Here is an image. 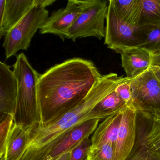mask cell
Listing matches in <instances>:
<instances>
[{
  "label": "cell",
  "instance_id": "obj_11",
  "mask_svg": "<svg viewBox=\"0 0 160 160\" xmlns=\"http://www.w3.org/2000/svg\"><path fill=\"white\" fill-rule=\"evenodd\" d=\"M11 67L0 62V116L10 114L14 116L16 108L18 84Z\"/></svg>",
  "mask_w": 160,
  "mask_h": 160
},
{
  "label": "cell",
  "instance_id": "obj_5",
  "mask_svg": "<svg viewBox=\"0 0 160 160\" xmlns=\"http://www.w3.org/2000/svg\"><path fill=\"white\" fill-rule=\"evenodd\" d=\"M46 8L34 6L8 32L3 44L6 59L15 56L20 50H27L38 29L49 18Z\"/></svg>",
  "mask_w": 160,
  "mask_h": 160
},
{
  "label": "cell",
  "instance_id": "obj_19",
  "mask_svg": "<svg viewBox=\"0 0 160 160\" xmlns=\"http://www.w3.org/2000/svg\"><path fill=\"white\" fill-rule=\"evenodd\" d=\"M138 27H160V0H142Z\"/></svg>",
  "mask_w": 160,
  "mask_h": 160
},
{
  "label": "cell",
  "instance_id": "obj_1",
  "mask_svg": "<svg viewBox=\"0 0 160 160\" xmlns=\"http://www.w3.org/2000/svg\"><path fill=\"white\" fill-rule=\"evenodd\" d=\"M102 76L92 61L78 58L56 64L41 75V123L55 121L78 105Z\"/></svg>",
  "mask_w": 160,
  "mask_h": 160
},
{
  "label": "cell",
  "instance_id": "obj_13",
  "mask_svg": "<svg viewBox=\"0 0 160 160\" xmlns=\"http://www.w3.org/2000/svg\"><path fill=\"white\" fill-rule=\"evenodd\" d=\"M36 6V0H6L4 13L0 18V37L8 32Z\"/></svg>",
  "mask_w": 160,
  "mask_h": 160
},
{
  "label": "cell",
  "instance_id": "obj_4",
  "mask_svg": "<svg viewBox=\"0 0 160 160\" xmlns=\"http://www.w3.org/2000/svg\"><path fill=\"white\" fill-rule=\"evenodd\" d=\"M132 106L137 111L160 118V79L155 65L131 79Z\"/></svg>",
  "mask_w": 160,
  "mask_h": 160
},
{
  "label": "cell",
  "instance_id": "obj_9",
  "mask_svg": "<svg viewBox=\"0 0 160 160\" xmlns=\"http://www.w3.org/2000/svg\"><path fill=\"white\" fill-rule=\"evenodd\" d=\"M100 121L99 119L89 120L66 132L50 146L42 160H56L71 152L83 139L93 133Z\"/></svg>",
  "mask_w": 160,
  "mask_h": 160
},
{
  "label": "cell",
  "instance_id": "obj_21",
  "mask_svg": "<svg viewBox=\"0 0 160 160\" xmlns=\"http://www.w3.org/2000/svg\"><path fill=\"white\" fill-rule=\"evenodd\" d=\"M145 139L149 148L160 157V118L149 116Z\"/></svg>",
  "mask_w": 160,
  "mask_h": 160
},
{
  "label": "cell",
  "instance_id": "obj_22",
  "mask_svg": "<svg viewBox=\"0 0 160 160\" xmlns=\"http://www.w3.org/2000/svg\"><path fill=\"white\" fill-rule=\"evenodd\" d=\"M14 124L13 115L5 114L0 116V159L5 156L6 145Z\"/></svg>",
  "mask_w": 160,
  "mask_h": 160
},
{
  "label": "cell",
  "instance_id": "obj_30",
  "mask_svg": "<svg viewBox=\"0 0 160 160\" xmlns=\"http://www.w3.org/2000/svg\"><path fill=\"white\" fill-rule=\"evenodd\" d=\"M85 160H88V159H87V158H86V159H85Z\"/></svg>",
  "mask_w": 160,
  "mask_h": 160
},
{
  "label": "cell",
  "instance_id": "obj_29",
  "mask_svg": "<svg viewBox=\"0 0 160 160\" xmlns=\"http://www.w3.org/2000/svg\"><path fill=\"white\" fill-rule=\"evenodd\" d=\"M0 160H5V158H4V157H3L2 158V159H0Z\"/></svg>",
  "mask_w": 160,
  "mask_h": 160
},
{
  "label": "cell",
  "instance_id": "obj_12",
  "mask_svg": "<svg viewBox=\"0 0 160 160\" xmlns=\"http://www.w3.org/2000/svg\"><path fill=\"white\" fill-rule=\"evenodd\" d=\"M120 54L122 66L126 77L133 79L146 72L152 65L153 57L149 52L139 48L117 49Z\"/></svg>",
  "mask_w": 160,
  "mask_h": 160
},
{
  "label": "cell",
  "instance_id": "obj_15",
  "mask_svg": "<svg viewBox=\"0 0 160 160\" xmlns=\"http://www.w3.org/2000/svg\"><path fill=\"white\" fill-rule=\"evenodd\" d=\"M122 111L104 119L92 136V147H99L106 143L115 145L122 117Z\"/></svg>",
  "mask_w": 160,
  "mask_h": 160
},
{
  "label": "cell",
  "instance_id": "obj_10",
  "mask_svg": "<svg viewBox=\"0 0 160 160\" xmlns=\"http://www.w3.org/2000/svg\"><path fill=\"white\" fill-rule=\"evenodd\" d=\"M137 114L133 106H126L122 117L115 145V160H126L132 150L137 136Z\"/></svg>",
  "mask_w": 160,
  "mask_h": 160
},
{
  "label": "cell",
  "instance_id": "obj_16",
  "mask_svg": "<svg viewBox=\"0 0 160 160\" xmlns=\"http://www.w3.org/2000/svg\"><path fill=\"white\" fill-rule=\"evenodd\" d=\"M27 129L14 124L6 145L5 160H20L28 145Z\"/></svg>",
  "mask_w": 160,
  "mask_h": 160
},
{
  "label": "cell",
  "instance_id": "obj_27",
  "mask_svg": "<svg viewBox=\"0 0 160 160\" xmlns=\"http://www.w3.org/2000/svg\"><path fill=\"white\" fill-rule=\"evenodd\" d=\"M152 65H155L157 67V72L160 79V56L153 57Z\"/></svg>",
  "mask_w": 160,
  "mask_h": 160
},
{
  "label": "cell",
  "instance_id": "obj_6",
  "mask_svg": "<svg viewBox=\"0 0 160 160\" xmlns=\"http://www.w3.org/2000/svg\"><path fill=\"white\" fill-rule=\"evenodd\" d=\"M108 2L102 0H87L85 7L68 32L67 39L74 42L78 38L94 37L102 40L105 37Z\"/></svg>",
  "mask_w": 160,
  "mask_h": 160
},
{
  "label": "cell",
  "instance_id": "obj_28",
  "mask_svg": "<svg viewBox=\"0 0 160 160\" xmlns=\"http://www.w3.org/2000/svg\"><path fill=\"white\" fill-rule=\"evenodd\" d=\"M71 152H66L64 153L63 155H62L59 158H58L56 160H70V156H71Z\"/></svg>",
  "mask_w": 160,
  "mask_h": 160
},
{
  "label": "cell",
  "instance_id": "obj_3",
  "mask_svg": "<svg viewBox=\"0 0 160 160\" xmlns=\"http://www.w3.org/2000/svg\"><path fill=\"white\" fill-rule=\"evenodd\" d=\"M13 72L18 84L14 121L25 129L36 122L42 123L38 98V82L41 75L32 66L24 53L18 55Z\"/></svg>",
  "mask_w": 160,
  "mask_h": 160
},
{
  "label": "cell",
  "instance_id": "obj_17",
  "mask_svg": "<svg viewBox=\"0 0 160 160\" xmlns=\"http://www.w3.org/2000/svg\"><path fill=\"white\" fill-rule=\"evenodd\" d=\"M120 17L131 26L138 28L142 0H112Z\"/></svg>",
  "mask_w": 160,
  "mask_h": 160
},
{
  "label": "cell",
  "instance_id": "obj_24",
  "mask_svg": "<svg viewBox=\"0 0 160 160\" xmlns=\"http://www.w3.org/2000/svg\"><path fill=\"white\" fill-rule=\"evenodd\" d=\"M90 137L86 138L71 151L70 160H85L92 147Z\"/></svg>",
  "mask_w": 160,
  "mask_h": 160
},
{
  "label": "cell",
  "instance_id": "obj_25",
  "mask_svg": "<svg viewBox=\"0 0 160 160\" xmlns=\"http://www.w3.org/2000/svg\"><path fill=\"white\" fill-rule=\"evenodd\" d=\"M131 79L128 78L121 82L116 87L115 92L125 103L126 106H132V93L131 86Z\"/></svg>",
  "mask_w": 160,
  "mask_h": 160
},
{
  "label": "cell",
  "instance_id": "obj_23",
  "mask_svg": "<svg viewBox=\"0 0 160 160\" xmlns=\"http://www.w3.org/2000/svg\"><path fill=\"white\" fill-rule=\"evenodd\" d=\"M87 158L88 160H115L114 146L108 143L99 147H91Z\"/></svg>",
  "mask_w": 160,
  "mask_h": 160
},
{
  "label": "cell",
  "instance_id": "obj_7",
  "mask_svg": "<svg viewBox=\"0 0 160 160\" xmlns=\"http://www.w3.org/2000/svg\"><path fill=\"white\" fill-rule=\"evenodd\" d=\"M144 41L143 29L133 27L122 20L117 12L112 0L108 2L106 18L105 44L108 48H139Z\"/></svg>",
  "mask_w": 160,
  "mask_h": 160
},
{
  "label": "cell",
  "instance_id": "obj_26",
  "mask_svg": "<svg viewBox=\"0 0 160 160\" xmlns=\"http://www.w3.org/2000/svg\"><path fill=\"white\" fill-rule=\"evenodd\" d=\"M55 2V0H36V6L46 8L47 6L53 4Z\"/></svg>",
  "mask_w": 160,
  "mask_h": 160
},
{
  "label": "cell",
  "instance_id": "obj_14",
  "mask_svg": "<svg viewBox=\"0 0 160 160\" xmlns=\"http://www.w3.org/2000/svg\"><path fill=\"white\" fill-rule=\"evenodd\" d=\"M137 136L132 150L126 160H160V157L147 145L145 139L149 116L137 111Z\"/></svg>",
  "mask_w": 160,
  "mask_h": 160
},
{
  "label": "cell",
  "instance_id": "obj_20",
  "mask_svg": "<svg viewBox=\"0 0 160 160\" xmlns=\"http://www.w3.org/2000/svg\"><path fill=\"white\" fill-rule=\"evenodd\" d=\"M140 28L144 31V41L139 48L148 51L152 57L160 56V27Z\"/></svg>",
  "mask_w": 160,
  "mask_h": 160
},
{
  "label": "cell",
  "instance_id": "obj_18",
  "mask_svg": "<svg viewBox=\"0 0 160 160\" xmlns=\"http://www.w3.org/2000/svg\"><path fill=\"white\" fill-rule=\"evenodd\" d=\"M126 106L114 90L96 104L90 115L93 119H105L119 112Z\"/></svg>",
  "mask_w": 160,
  "mask_h": 160
},
{
  "label": "cell",
  "instance_id": "obj_2",
  "mask_svg": "<svg viewBox=\"0 0 160 160\" xmlns=\"http://www.w3.org/2000/svg\"><path fill=\"white\" fill-rule=\"evenodd\" d=\"M128 79L110 73L103 75L84 100L74 108L46 124L36 122L27 129L28 145L20 160H42L50 146L72 128L89 120L93 108L121 82Z\"/></svg>",
  "mask_w": 160,
  "mask_h": 160
},
{
  "label": "cell",
  "instance_id": "obj_8",
  "mask_svg": "<svg viewBox=\"0 0 160 160\" xmlns=\"http://www.w3.org/2000/svg\"><path fill=\"white\" fill-rule=\"evenodd\" d=\"M86 1L69 0L64 9L55 11L40 29L41 34H52L63 41L68 32L85 7Z\"/></svg>",
  "mask_w": 160,
  "mask_h": 160
}]
</instances>
